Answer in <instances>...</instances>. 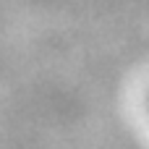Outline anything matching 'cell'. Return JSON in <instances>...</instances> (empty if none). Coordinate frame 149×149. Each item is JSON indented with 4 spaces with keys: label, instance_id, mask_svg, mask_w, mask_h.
Wrapping results in <instances>:
<instances>
[{
    "label": "cell",
    "instance_id": "6da1fadb",
    "mask_svg": "<svg viewBox=\"0 0 149 149\" xmlns=\"http://www.w3.org/2000/svg\"><path fill=\"white\" fill-rule=\"evenodd\" d=\"M147 113H149V94H147Z\"/></svg>",
    "mask_w": 149,
    "mask_h": 149
}]
</instances>
